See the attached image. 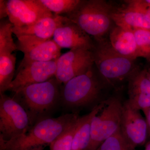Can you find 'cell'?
Masks as SVG:
<instances>
[{
	"label": "cell",
	"mask_w": 150,
	"mask_h": 150,
	"mask_svg": "<svg viewBox=\"0 0 150 150\" xmlns=\"http://www.w3.org/2000/svg\"><path fill=\"white\" fill-rule=\"evenodd\" d=\"M79 118L78 113L74 112L57 118L40 119L23 135L8 142H1V150H29L50 144Z\"/></svg>",
	"instance_id": "cell-1"
},
{
	"label": "cell",
	"mask_w": 150,
	"mask_h": 150,
	"mask_svg": "<svg viewBox=\"0 0 150 150\" xmlns=\"http://www.w3.org/2000/svg\"><path fill=\"white\" fill-rule=\"evenodd\" d=\"M114 8L103 0H81L76 8L62 16L77 25L98 42L105 39L112 28L111 14Z\"/></svg>",
	"instance_id": "cell-2"
},
{
	"label": "cell",
	"mask_w": 150,
	"mask_h": 150,
	"mask_svg": "<svg viewBox=\"0 0 150 150\" xmlns=\"http://www.w3.org/2000/svg\"><path fill=\"white\" fill-rule=\"evenodd\" d=\"M92 51L94 63L98 71L105 82L112 86L128 81L139 68L135 60L118 54L106 38L95 42Z\"/></svg>",
	"instance_id": "cell-3"
},
{
	"label": "cell",
	"mask_w": 150,
	"mask_h": 150,
	"mask_svg": "<svg viewBox=\"0 0 150 150\" xmlns=\"http://www.w3.org/2000/svg\"><path fill=\"white\" fill-rule=\"evenodd\" d=\"M62 85L56 77L27 86L15 93V98L27 110L31 122L51 110L61 99Z\"/></svg>",
	"instance_id": "cell-4"
},
{
	"label": "cell",
	"mask_w": 150,
	"mask_h": 150,
	"mask_svg": "<svg viewBox=\"0 0 150 150\" xmlns=\"http://www.w3.org/2000/svg\"><path fill=\"white\" fill-rule=\"evenodd\" d=\"M105 84L94 65L62 86L60 99L68 107L85 106L99 98Z\"/></svg>",
	"instance_id": "cell-5"
},
{
	"label": "cell",
	"mask_w": 150,
	"mask_h": 150,
	"mask_svg": "<svg viewBox=\"0 0 150 150\" xmlns=\"http://www.w3.org/2000/svg\"><path fill=\"white\" fill-rule=\"evenodd\" d=\"M123 105L117 96L100 103V108L92 119L90 141L87 150H96L120 129Z\"/></svg>",
	"instance_id": "cell-6"
},
{
	"label": "cell",
	"mask_w": 150,
	"mask_h": 150,
	"mask_svg": "<svg viewBox=\"0 0 150 150\" xmlns=\"http://www.w3.org/2000/svg\"><path fill=\"white\" fill-rule=\"evenodd\" d=\"M0 142H8L26 133L32 122L27 110L13 98L0 93Z\"/></svg>",
	"instance_id": "cell-7"
},
{
	"label": "cell",
	"mask_w": 150,
	"mask_h": 150,
	"mask_svg": "<svg viewBox=\"0 0 150 150\" xmlns=\"http://www.w3.org/2000/svg\"><path fill=\"white\" fill-rule=\"evenodd\" d=\"M94 65L92 51L83 49L70 50L56 61L55 77L62 85L87 71Z\"/></svg>",
	"instance_id": "cell-8"
},
{
	"label": "cell",
	"mask_w": 150,
	"mask_h": 150,
	"mask_svg": "<svg viewBox=\"0 0 150 150\" xmlns=\"http://www.w3.org/2000/svg\"><path fill=\"white\" fill-rule=\"evenodd\" d=\"M56 61L57 60L21 64L8 90L15 93L27 86L43 82L54 77L56 73Z\"/></svg>",
	"instance_id": "cell-9"
},
{
	"label": "cell",
	"mask_w": 150,
	"mask_h": 150,
	"mask_svg": "<svg viewBox=\"0 0 150 150\" xmlns=\"http://www.w3.org/2000/svg\"><path fill=\"white\" fill-rule=\"evenodd\" d=\"M17 38V50L24 54L21 64L31 62L54 61L61 56L62 48L53 38L43 40L28 35L19 36Z\"/></svg>",
	"instance_id": "cell-10"
},
{
	"label": "cell",
	"mask_w": 150,
	"mask_h": 150,
	"mask_svg": "<svg viewBox=\"0 0 150 150\" xmlns=\"http://www.w3.org/2000/svg\"><path fill=\"white\" fill-rule=\"evenodd\" d=\"M6 4L8 19L14 27L29 26L54 14L40 0H8Z\"/></svg>",
	"instance_id": "cell-11"
},
{
	"label": "cell",
	"mask_w": 150,
	"mask_h": 150,
	"mask_svg": "<svg viewBox=\"0 0 150 150\" xmlns=\"http://www.w3.org/2000/svg\"><path fill=\"white\" fill-rule=\"evenodd\" d=\"M120 130L124 139L134 147L146 143L148 128L146 119L140 110L131 106L127 100L123 103Z\"/></svg>",
	"instance_id": "cell-12"
},
{
	"label": "cell",
	"mask_w": 150,
	"mask_h": 150,
	"mask_svg": "<svg viewBox=\"0 0 150 150\" xmlns=\"http://www.w3.org/2000/svg\"><path fill=\"white\" fill-rule=\"evenodd\" d=\"M53 39L61 48L70 50L83 49L92 51L95 45L94 40L89 35L67 18L57 28Z\"/></svg>",
	"instance_id": "cell-13"
},
{
	"label": "cell",
	"mask_w": 150,
	"mask_h": 150,
	"mask_svg": "<svg viewBox=\"0 0 150 150\" xmlns=\"http://www.w3.org/2000/svg\"><path fill=\"white\" fill-rule=\"evenodd\" d=\"M127 100L131 106L142 110L145 115L150 107V81L147 69H139L128 80Z\"/></svg>",
	"instance_id": "cell-14"
},
{
	"label": "cell",
	"mask_w": 150,
	"mask_h": 150,
	"mask_svg": "<svg viewBox=\"0 0 150 150\" xmlns=\"http://www.w3.org/2000/svg\"><path fill=\"white\" fill-rule=\"evenodd\" d=\"M126 6L117 8L114 7L111 18L115 25L132 29L150 30V21L146 11L132 1H126Z\"/></svg>",
	"instance_id": "cell-15"
},
{
	"label": "cell",
	"mask_w": 150,
	"mask_h": 150,
	"mask_svg": "<svg viewBox=\"0 0 150 150\" xmlns=\"http://www.w3.org/2000/svg\"><path fill=\"white\" fill-rule=\"evenodd\" d=\"M67 18L54 14L41 19L34 24L23 27H13V33L16 37L24 35L33 36L43 40L53 38L57 28Z\"/></svg>",
	"instance_id": "cell-16"
},
{
	"label": "cell",
	"mask_w": 150,
	"mask_h": 150,
	"mask_svg": "<svg viewBox=\"0 0 150 150\" xmlns=\"http://www.w3.org/2000/svg\"><path fill=\"white\" fill-rule=\"evenodd\" d=\"M109 33V43L118 54L132 60L139 58L133 30L115 25Z\"/></svg>",
	"instance_id": "cell-17"
},
{
	"label": "cell",
	"mask_w": 150,
	"mask_h": 150,
	"mask_svg": "<svg viewBox=\"0 0 150 150\" xmlns=\"http://www.w3.org/2000/svg\"><path fill=\"white\" fill-rule=\"evenodd\" d=\"M100 107V103L95 106L88 114L81 117L74 137L71 150H87L90 141L92 119Z\"/></svg>",
	"instance_id": "cell-18"
},
{
	"label": "cell",
	"mask_w": 150,
	"mask_h": 150,
	"mask_svg": "<svg viewBox=\"0 0 150 150\" xmlns=\"http://www.w3.org/2000/svg\"><path fill=\"white\" fill-rule=\"evenodd\" d=\"M16 63L14 54L0 55V93L8 90L13 80Z\"/></svg>",
	"instance_id": "cell-19"
},
{
	"label": "cell",
	"mask_w": 150,
	"mask_h": 150,
	"mask_svg": "<svg viewBox=\"0 0 150 150\" xmlns=\"http://www.w3.org/2000/svg\"><path fill=\"white\" fill-rule=\"evenodd\" d=\"M13 25L8 20H1L0 23V55H9L17 50L12 37Z\"/></svg>",
	"instance_id": "cell-20"
},
{
	"label": "cell",
	"mask_w": 150,
	"mask_h": 150,
	"mask_svg": "<svg viewBox=\"0 0 150 150\" xmlns=\"http://www.w3.org/2000/svg\"><path fill=\"white\" fill-rule=\"evenodd\" d=\"M40 2L52 13L62 16L76 8L81 0H40Z\"/></svg>",
	"instance_id": "cell-21"
},
{
	"label": "cell",
	"mask_w": 150,
	"mask_h": 150,
	"mask_svg": "<svg viewBox=\"0 0 150 150\" xmlns=\"http://www.w3.org/2000/svg\"><path fill=\"white\" fill-rule=\"evenodd\" d=\"M81 118V117H80L64 133L50 144V150H71L73 139Z\"/></svg>",
	"instance_id": "cell-22"
},
{
	"label": "cell",
	"mask_w": 150,
	"mask_h": 150,
	"mask_svg": "<svg viewBox=\"0 0 150 150\" xmlns=\"http://www.w3.org/2000/svg\"><path fill=\"white\" fill-rule=\"evenodd\" d=\"M137 42L138 57H142L150 63V30H133Z\"/></svg>",
	"instance_id": "cell-23"
},
{
	"label": "cell",
	"mask_w": 150,
	"mask_h": 150,
	"mask_svg": "<svg viewBox=\"0 0 150 150\" xmlns=\"http://www.w3.org/2000/svg\"><path fill=\"white\" fill-rule=\"evenodd\" d=\"M96 150H137L123 137L120 129L100 145Z\"/></svg>",
	"instance_id": "cell-24"
},
{
	"label": "cell",
	"mask_w": 150,
	"mask_h": 150,
	"mask_svg": "<svg viewBox=\"0 0 150 150\" xmlns=\"http://www.w3.org/2000/svg\"><path fill=\"white\" fill-rule=\"evenodd\" d=\"M7 16H8V12L6 1L0 0V18L3 19Z\"/></svg>",
	"instance_id": "cell-25"
},
{
	"label": "cell",
	"mask_w": 150,
	"mask_h": 150,
	"mask_svg": "<svg viewBox=\"0 0 150 150\" xmlns=\"http://www.w3.org/2000/svg\"><path fill=\"white\" fill-rule=\"evenodd\" d=\"M145 116H146V121L147 125L148 137L147 141V142L150 140V107L149 108L146 114L145 115Z\"/></svg>",
	"instance_id": "cell-26"
},
{
	"label": "cell",
	"mask_w": 150,
	"mask_h": 150,
	"mask_svg": "<svg viewBox=\"0 0 150 150\" xmlns=\"http://www.w3.org/2000/svg\"><path fill=\"white\" fill-rule=\"evenodd\" d=\"M144 150H150V140L145 144Z\"/></svg>",
	"instance_id": "cell-27"
},
{
	"label": "cell",
	"mask_w": 150,
	"mask_h": 150,
	"mask_svg": "<svg viewBox=\"0 0 150 150\" xmlns=\"http://www.w3.org/2000/svg\"><path fill=\"white\" fill-rule=\"evenodd\" d=\"M146 15L147 16L148 18H149L150 21V5L149 7V8L147 11L146 12Z\"/></svg>",
	"instance_id": "cell-28"
},
{
	"label": "cell",
	"mask_w": 150,
	"mask_h": 150,
	"mask_svg": "<svg viewBox=\"0 0 150 150\" xmlns=\"http://www.w3.org/2000/svg\"><path fill=\"white\" fill-rule=\"evenodd\" d=\"M147 74L148 78L150 81V67H149V69H147Z\"/></svg>",
	"instance_id": "cell-29"
},
{
	"label": "cell",
	"mask_w": 150,
	"mask_h": 150,
	"mask_svg": "<svg viewBox=\"0 0 150 150\" xmlns=\"http://www.w3.org/2000/svg\"><path fill=\"white\" fill-rule=\"evenodd\" d=\"M146 1L148 3H149V4H150V0H146Z\"/></svg>",
	"instance_id": "cell-30"
},
{
	"label": "cell",
	"mask_w": 150,
	"mask_h": 150,
	"mask_svg": "<svg viewBox=\"0 0 150 150\" xmlns=\"http://www.w3.org/2000/svg\"></svg>",
	"instance_id": "cell-31"
}]
</instances>
